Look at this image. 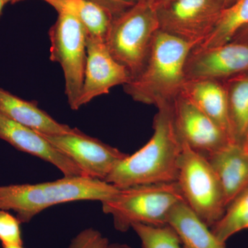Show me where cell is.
<instances>
[{
	"mask_svg": "<svg viewBox=\"0 0 248 248\" xmlns=\"http://www.w3.org/2000/svg\"><path fill=\"white\" fill-rule=\"evenodd\" d=\"M172 104L157 108L151 140L121 161L104 182L117 188L177 182L183 142L174 125Z\"/></svg>",
	"mask_w": 248,
	"mask_h": 248,
	"instance_id": "1",
	"label": "cell"
},
{
	"mask_svg": "<svg viewBox=\"0 0 248 248\" xmlns=\"http://www.w3.org/2000/svg\"><path fill=\"white\" fill-rule=\"evenodd\" d=\"M193 44L159 30L141 72L124 85L134 101L156 108L170 104L182 93L185 65Z\"/></svg>",
	"mask_w": 248,
	"mask_h": 248,
	"instance_id": "2",
	"label": "cell"
},
{
	"mask_svg": "<svg viewBox=\"0 0 248 248\" xmlns=\"http://www.w3.org/2000/svg\"><path fill=\"white\" fill-rule=\"evenodd\" d=\"M119 188L99 179L64 177L53 182L0 186V210H12L21 223H29L46 209L76 201L110 198Z\"/></svg>",
	"mask_w": 248,
	"mask_h": 248,
	"instance_id": "3",
	"label": "cell"
},
{
	"mask_svg": "<svg viewBox=\"0 0 248 248\" xmlns=\"http://www.w3.org/2000/svg\"><path fill=\"white\" fill-rule=\"evenodd\" d=\"M159 30L157 10L151 0H138L133 6L112 18L106 45L131 79L144 66Z\"/></svg>",
	"mask_w": 248,
	"mask_h": 248,
	"instance_id": "4",
	"label": "cell"
},
{
	"mask_svg": "<svg viewBox=\"0 0 248 248\" xmlns=\"http://www.w3.org/2000/svg\"><path fill=\"white\" fill-rule=\"evenodd\" d=\"M183 200L177 182L130 186L102 202V210L112 216L117 231L125 232L135 223L167 225L170 212Z\"/></svg>",
	"mask_w": 248,
	"mask_h": 248,
	"instance_id": "5",
	"label": "cell"
},
{
	"mask_svg": "<svg viewBox=\"0 0 248 248\" xmlns=\"http://www.w3.org/2000/svg\"><path fill=\"white\" fill-rule=\"evenodd\" d=\"M177 183L187 205L210 228L226 209L223 190L208 160L183 142Z\"/></svg>",
	"mask_w": 248,
	"mask_h": 248,
	"instance_id": "6",
	"label": "cell"
},
{
	"mask_svg": "<svg viewBox=\"0 0 248 248\" xmlns=\"http://www.w3.org/2000/svg\"><path fill=\"white\" fill-rule=\"evenodd\" d=\"M87 31L74 15L58 13L56 22L49 30L50 60L63 70L65 94L72 110H76L84 83L86 68Z\"/></svg>",
	"mask_w": 248,
	"mask_h": 248,
	"instance_id": "7",
	"label": "cell"
},
{
	"mask_svg": "<svg viewBox=\"0 0 248 248\" xmlns=\"http://www.w3.org/2000/svg\"><path fill=\"white\" fill-rule=\"evenodd\" d=\"M226 6V0H172L157 9L160 30L200 45L213 32Z\"/></svg>",
	"mask_w": 248,
	"mask_h": 248,
	"instance_id": "8",
	"label": "cell"
},
{
	"mask_svg": "<svg viewBox=\"0 0 248 248\" xmlns=\"http://www.w3.org/2000/svg\"><path fill=\"white\" fill-rule=\"evenodd\" d=\"M39 133L92 179L104 182L114 168L128 156L117 148L88 136L78 128L62 135Z\"/></svg>",
	"mask_w": 248,
	"mask_h": 248,
	"instance_id": "9",
	"label": "cell"
},
{
	"mask_svg": "<svg viewBox=\"0 0 248 248\" xmlns=\"http://www.w3.org/2000/svg\"><path fill=\"white\" fill-rule=\"evenodd\" d=\"M172 110L176 130L182 142L206 159L234 143L217 124L182 94L173 102Z\"/></svg>",
	"mask_w": 248,
	"mask_h": 248,
	"instance_id": "10",
	"label": "cell"
},
{
	"mask_svg": "<svg viewBox=\"0 0 248 248\" xmlns=\"http://www.w3.org/2000/svg\"><path fill=\"white\" fill-rule=\"evenodd\" d=\"M248 72V45L231 42L214 47L195 46L185 65L186 79L224 81Z\"/></svg>",
	"mask_w": 248,
	"mask_h": 248,
	"instance_id": "11",
	"label": "cell"
},
{
	"mask_svg": "<svg viewBox=\"0 0 248 248\" xmlns=\"http://www.w3.org/2000/svg\"><path fill=\"white\" fill-rule=\"evenodd\" d=\"M84 83L76 110L94 98L108 94L110 89L131 79L127 70L111 55L105 40L88 35Z\"/></svg>",
	"mask_w": 248,
	"mask_h": 248,
	"instance_id": "12",
	"label": "cell"
},
{
	"mask_svg": "<svg viewBox=\"0 0 248 248\" xmlns=\"http://www.w3.org/2000/svg\"><path fill=\"white\" fill-rule=\"evenodd\" d=\"M0 139L18 151L40 158L58 168L64 177L87 176L69 157L38 132L11 120L0 112Z\"/></svg>",
	"mask_w": 248,
	"mask_h": 248,
	"instance_id": "13",
	"label": "cell"
},
{
	"mask_svg": "<svg viewBox=\"0 0 248 248\" xmlns=\"http://www.w3.org/2000/svg\"><path fill=\"white\" fill-rule=\"evenodd\" d=\"M223 190L226 208L248 186V155L244 145L231 143L208 159Z\"/></svg>",
	"mask_w": 248,
	"mask_h": 248,
	"instance_id": "14",
	"label": "cell"
},
{
	"mask_svg": "<svg viewBox=\"0 0 248 248\" xmlns=\"http://www.w3.org/2000/svg\"><path fill=\"white\" fill-rule=\"evenodd\" d=\"M181 94L211 119L234 142L223 81L213 79L186 80Z\"/></svg>",
	"mask_w": 248,
	"mask_h": 248,
	"instance_id": "15",
	"label": "cell"
},
{
	"mask_svg": "<svg viewBox=\"0 0 248 248\" xmlns=\"http://www.w3.org/2000/svg\"><path fill=\"white\" fill-rule=\"evenodd\" d=\"M167 225L177 234L182 248H227L226 243L217 239L185 200L173 207Z\"/></svg>",
	"mask_w": 248,
	"mask_h": 248,
	"instance_id": "16",
	"label": "cell"
},
{
	"mask_svg": "<svg viewBox=\"0 0 248 248\" xmlns=\"http://www.w3.org/2000/svg\"><path fill=\"white\" fill-rule=\"evenodd\" d=\"M0 112L10 119L46 135L71 133L74 128L59 123L32 102L0 89Z\"/></svg>",
	"mask_w": 248,
	"mask_h": 248,
	"instance_id": "17",
	"label": "cell"
},
{
	"mask_svg": "<svg viewBox=\"0 0 248 248\" xmlns=\"http://www.w3.org/2000/svg\"><path fill=\"white\" fill-rule=\"evenodd\" d=\"M222 81L228 99L233 140L244 145L248 131V72Z\"/></svg>",
	"mask_w": 248,
	"mask_h": 248,
	"instance_id": "18",
	"label": "cell"
},
{
	"mask_svg": "<svg viewBox=\"0 0 248 248\" xmlns=\"http://www.w3.org/2000/svg\"><path fill=\"white\" fill-rule=\"evenodd\" d=\"M58 13L74 15L87 31L88 35L105 40L112 17L105 10L87 0H44Z\"/></svg>",
	"mask_w": 248,
	"mask_h": 248,
	"instance_id": "19",
	"label": "cell"
},
{
	"mask_svg": "<svg viewBox=\"0 0 248 248\" xmlns=\"http://www.w3.org/2000/svg\"><path fill=\"white\" fill-rule=\"evenodd\" d=\"M248 26V0H236L222 11L210 35L199 46L208 48L229 43Z\"/></svg>",
	"mask_w": 248,
	"mask_h": 248,
	"instance_id": "20",
	"label": "cell"
},
{
	"mask_svg": "<svg viewBox=\"0 0 248 248\" xmlns=\"http://www.w3.org/2000/svg\"><path fill=\"white\" fill-rule=\"evenodd\" d=\"M210 229L223 243L236 233L248 229V186L232 201L221 219Z\"/></svg>",
	"mask_w": 248,
	"mask_h": 248,
	"instance_id": "21",
	"label": "cell"
},
{
	"mask_svg": "<svg viewBox=\"0 0 248 248\" xmlns=\"http://www.w3.org/2000/svg\"><path fill=\"white\" fill-rule=\"evenodd\" d=\"M131 228L141 240L142 248H182L177 234L169 225L135 223Z\"/></svg>",
	"mask_w": 248,
	"mask_h": 248,
	"instance_id": "22",
	"label": "cell"
},
{
	"mask_svg": "<svg viewBox=\"0 0 248 248\" xmlns=\"http://www.w3.org/2000/svg\"><path fill=\"white\" fill-rule=\"evenodd\" d=\"M20 221L6 210H0V241L1 244L23 245Z\"/></svg>",
	"mask_w": 248,
	"mask_h": 248,
	"instance_id": "23",
	"label": "cell"
},
{
	"mask_svg": "<svg viewBox=\"0 0 248 248\" xmlns=\"http://www.w3.org/2000/svg\"><path fill=\"white\" fill-rule=\"evenodd\" d=\"M109 244L100 232L91 228L80 232L67 248H107Z\"/></svg>",
	"mask_w": 248,
	"mask_h": 248,
	"instance_id": "24",
	"label": "cell"
},
{
	"mask_svg": "<svg viewBox=\"0 0 248 248\" xmlns=\"http://www.w3.org/2000/svg\"><path fill=\"white\" fill-rule=\"evenodd\" d=\"M87 1L100 6L103 9L105 10L111 17L114 18L133 6L138 0H87Z\"/></svg>",
	"mask_w": 248,
	"mask_h": 248,
	"instance_id": "25",
	"label": "cell"
},
{
	"mask_svg": "<svg viewBox=\"0 0 248 248\" xmlns=\"http://www.w3.org/2000/svg\"><path fill=\"white\" fill-rule=\"evenodd\" d=\"M231 42L248 45V26L244 28L233 37Z\"/></svg>",
	"mask_w": 248,
	"mask_h": 248,
	"instance_id": "26",
	"label": "cell"
},
{
	"mask_svg": "<svg viewBox=\"0 0 248 248\" xmlns=\"http://www.w3.org/2000/svg\"><path fill=\"white\" fill-rule=\"evenodd\" d=\"M172 0H151L152 4L156 8V10L159 9L161 6L167 4L168 3L170 2Z\"/></svg>",
	"mask_w": 248,
	"mask_h": 248,
	"instance_id": "27",
	"label": "cell"
},
{
	"mask_svg": "<svg viewBox=\"0 0 248 248\" xmlns=\"http://www.w3.org/2000/svg\"><path fill=\"white\" fill-rule=\"evenodd\" d=\"M107 248H131L126 244H109Z\"/></svg>",
	"mask_w": 248,
	"mask_h": 248,
	"instance_id": "28",
	"label": "cell"
},
{
	"mask_svg": "<svg viewBox=\"0 0 248 248\" xmlns=\"http://www.w3.org/2000/svg\"><path fill=\"white\" fill-rule=\"evenodd\" d=\"M3 248H24L22 245L2 244Z\"/></svg>",
	"mask_w": 248,
	"mask_h": 248,
	"instance_id": "29",
	"label": "cell"
},
{
	"mask_svg": "<svg viewBox=\"0 0 248 248\" xmlns=\"http://www.w3.org/2000/svg\"><path fill=\"white\" fill-rule=\"evenodd\" d=\"M5 4H6V3L4 2V0H0V17H1L3 8H4Z\"/></svg>",
	"mask_w": 248,
	"mask_h": 248,
	"instance_id": "30",
	"label": "cell"
},
{
	"mask_svg": "<svg viewBox=\"0 0 248 248\" xmlns=\"http://www.w3.org/2000/svg\"><path fill=\"white\" fill-rule=\"evenodd\" d=\"M235 1H236V0H226V7L229 6V5L232 4V3H234Z\"/></svg>",
	"mask_w": 248,
	"mask_h": 248,
	"instance_id": "31",
	"label": "cell"
},
{
	"mask_svg": "<svg viewBox=\"0 0 248 248\" xmlns=\"http://www.w3.org/2000/svg\"><path fill=\"white\" fill-rule=\"evenodd\" d=\"M4 1L6 4H7V3L11 2L13 3V4H14V3L17 2V0H4Z\"/></svg>",
	"mask_w": 248,
	"mask_h": 248,
	"instance_id": "32",
	"label": "cell"
},
{
	"mask_svg": "<svg viewBox=\"0 0 248 248\" xmlns=\"http://www.w3.org/2000/svg\"><path fill=\"white\" fill-rule=\"evenodd\" d=\"M244 147L245 150H246V153H247L248 155V143H246V144L244 145Z\"/></svg>",
	"mask_w": 248,
	"mask_h": 248,
	"instance_id": "33",
	"label": "cell"
},
{
	"mask_svg": "<svg viewBox=\"0 0 248 248\" xmlns=\"http://www.w3.org/2000/svg\"><path fill=\"white\" fill-rule=\"evenodd\" d=\"M248 143V134H247V138H246V143H245V144H246V143Z\"/></svg>",
	"mask_w": 248,
	"mask_h": 248,
	"instance_id": "34",
	"label": "cell"
},
{
	"mask_svg": "<svg viewBox=\"0 0 248 248\" xmlns=\"http://www.w3.org/2000/svg\"><path fill=\"white\" fill-rule=\"evenodd\" d=\"M23 1V0H17V2H18V1Z\"/></svg>",
	"mask_w": 248,
	"mask_h": 248,
	"instance_id": "35",
	"label": "cell"
}]
</instances>
